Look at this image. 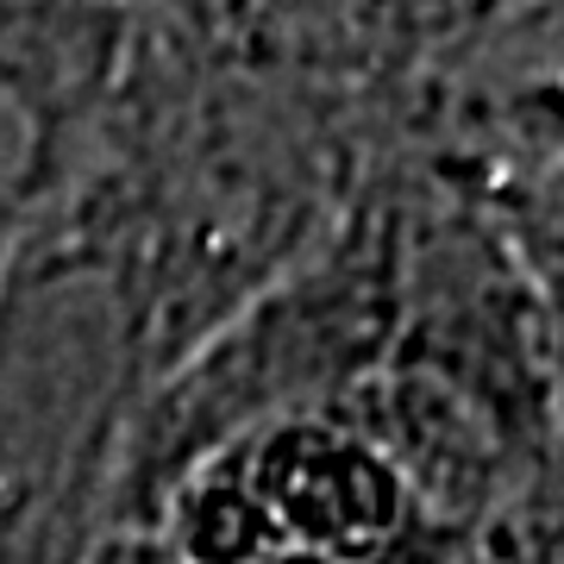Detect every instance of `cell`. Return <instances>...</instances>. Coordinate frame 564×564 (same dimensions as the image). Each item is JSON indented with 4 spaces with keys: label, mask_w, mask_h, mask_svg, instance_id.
Instances as JSON below:
<instances>
[{
    "label": "cell",
    "mask_w": 564,
    "mask_h": 564,
    "mask_svg": "<svg viewBox=\"0 0 564 564\" xmlns=\"http://www.w3.org/2000/svg\"><path fill=\"white\" fill-rule=\"evenodd\" d=\"M113 44V13H0V263L76 158Z\"/></svg>",
    "instance_id": "cell-1"
},
{
    "label": "cell",
    "mask_w": 564,
    "mask_h": 564,
    "mask_svg": "<svg viewBox=\"0 0 564 564\" xmlns=\"http://www.w3.org/2000/svg\"><path fill=\"white\" fill-rule=\"evenodd\" d=\"M76 564H195V558L176 552L158 527L113 521V527H101V540H88V552H82Z\"/></svg>",
    "instance_id": "cell-2"
}]
</instances>
